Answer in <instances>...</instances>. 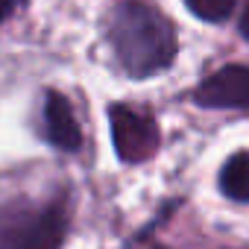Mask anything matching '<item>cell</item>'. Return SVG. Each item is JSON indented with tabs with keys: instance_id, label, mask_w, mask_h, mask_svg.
Here are the masks:
<instances>
[{
	"instance_id": "obj_1",
	"label": "cell",
	"mask_w": 249,
	"mask_h": 249,
	"mask_svg": "<svg viewBox=\"0 0 249 249\" xmlns=\"http://www.w3.org/2000/svg\"><path fill=\"white\" fill-rule=\"evenodd\" d=\"M108 38L117 62L132 76H150L167 68L176 56V33L170 21L147 3H120Z\"/></svg>"
},
{
	"instance_id": "obj_2",
	"label": "cell",
	"mask_w": 249,
	"mask_h": 249,
	"mask_svg": "<svg viewBox=\"0 0 249 249\" xmlns=\"http://www.w3.org/2000/svg\"><path fill=\"white\" fill-rule=\"evenodd\" d=\"M111 138L114 150L123 161H147L159 150V126L144 111H135L129 106H111Z\"/></svg>"
},
{
	"instance_id": "obj_3",
	"label": "cell",
	"mask_w": 249,
	"mask_h": 249,
	"mask_svg": "<svg viewBox=\"0 0 249 249\" xmlns=\"http://www.w3.org/2000/svg\"><path fill=\"white\" fill-rule=\"evenodd\" d=\"M65 234L62 208H41L0 229V249H59Z\"/></svg>"
},
{
	"instance_id": "obj_4",
	"label": "cell",
	"mask_w": 249,
	"mask_h": 249,
	"mask_svg": "<svg viewBox=\"0 0 249 249\" xmlns=\"http://www.w3.org/2000/svg\"><path fill=\"white\" fill-rule=\"evenodd\" d=\"M196 103L208 108H249V68L229 65L196 88Z\"/></svg>"
},
{
	"instance_id": "obj_5",
	"label": "cell",
	"mask_w": 249,
	"mask_h": 249,
	"mask_svg": "<svg viewBox=\"0 0 249 249\" xmlns=\"http://www.w3.org/2000/svg\"><path fill=\"white\" fill-rule=\"evenodd\" d=\"M44 132L47 141L65 153H73L82 144V132H79V123L73 117V108L68 103V97L62 94H50L47 97V108H44Z\"/></svg>"
},
{
	"instance_id": "obj_6",
	"label": "cell",
	"mask_w": 249,
	"mask_h": 249,
	"mask_svg": "<svg viewBox=\"0 0 249 249\" xmlns=\"http://www.w3.org/2000/svg\"><path fill=\"white\" fill-rule=\"evenodd\" d=\"M220 191L229 199L249 202V153H237L223 164L220 173Z\"/></svg>"
},
{
	"instance_id": "obj_7",
	"label": "cell",
	"mask_w": 249,
	"mask_h": 249,
	"mask_svg": "<svg viewBox=\"0 0 249 249\" xmlns=\"http://www.w3.org/2000/svg\"><path fill=\"white\" fill-rule=\"evenodd\" d=\"M185 3H188V9H191L196 18H202V21H223V18L234 9L237 0H185Z\"/></svg>"
},
{
	"instance_id": "obj_8",
	"label": "cell",
	"mask_w": 249,
	"mask_h": 249,
	"mask_svg": "<svg viewBox=\"0 0 249 249\" xmlns=\"http://www.w3.org/2000/svg\"><path fill=\"white\" fill-rule=\"evenodd\" d=\"M18 3H21V0H0V21H3L6 15H12Z\"/></svg>"
},
{
	"instance_id": "obj_9",
	"label": "cell",
	"mask_w": 249,
	"mask_h": 249,
	"mask_svg": "<svg viewBox=\"0 0 249 249\" xmlns=\"http://www.w3.org/2000/svg\"><path fill=\"white\" fill-rule=\"evenodd\" d=\"M240 27H243V36L249 38V3H246V12H243V21H240Z\"/></svg>"
}]
</instances>
